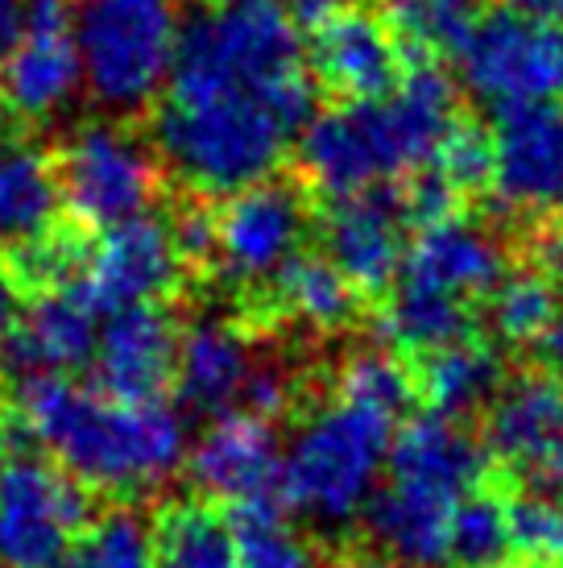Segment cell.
I'll return each mask as SVG.
<instances>
[{
    "label": "cell",
    "instance_id": "obj_1",
    "mask_svg": "<svg viewBox=\"0 0 563 568\" xmlns=\"http://www.w3.org/2000/svg\"><path fill=\"white\" fill-rule=\"evenodd\" d=\"M315 100L319 88L282 0H212L178 21L154 150L195 195H233L278 171Z\"/></svg>",
    "mask_w": 563,
    "mask_h": 568
},
{
    "label": "cell",
    "instance_id": "obj_2",
    "mask_svg": "<svg viewBox=\"0 0 563 568\" xmlns=\"http://www.w3.org/2000/svg\"><path fill=\"white\" fill-rule=\"evenodd\" d=\"M17 419L88 494L133 503L178 474L187 457L183 410L162 398H112L63 374L13 378Z\"/></svg>",
    "mask_w": 563,
    "mask_h": 568
},
{
    "label": "cell",
    "instance_id": "obj_3",
    "mask_svg": "<svg viewBox=\"0 0 563 568\" xmlns=\"http://www.w3.org/2000/svg\"><path fill=\"white\" fill-rule=\"evenodd\" d=\"M455 121L460 95L448 71L414 63L386 95L311 116L298 138V166L328 200L386 187L436 159Z\"/></svg>",
    "mask_w": 563,
    "mask_h": 568
},
{
    "label": "cell",
    "instance_id": "obj_4",
    "mask_svg": "<svg viewBox=\"0 0 563 568\" xmlns=\"http://www.w3.org/2000/svg\"><path fill=\"white\" fill-rule=\"evenodd\" d=\"M485 444L460 415L422 410L393 432L386 474L365 506L369 536L407 568H443L448 519L469 489L485 486Z\"/></svg>",
    "mask_w": 563,
    "mask_h": 568
},
{
    "label": "cell",
    "instance_id": "obj_5",
    "mask_svg": "<svg viewBox=\"0 0 563 568\" xmlns=\"http://www.w3.org/2000/svg\"><path fill=\"white\" fill-rule=\"evenodd\" d=\"M390 415L331 398L298 419L282 448V498L319 531H340L365 515L386 474L393 440Z\"/></svg>",
    "mask_w": 563,
    "mask_h": 568
},
{
    "label": "cell",
    "instance_id": "obj_6",
    "mask_svg": "<svg viewBox=\"0 0 563 568\" xmlns=\"http://www.w3.org/2000/svg\"><path fill=\"white\" fill-rule=\"evenodd\" d=\"M178 0H79L71 13L79 75L100 109H150L178 42Z\"/></svg>",
    "mask_w": 563,
    "mask_h": 568
},
{
    "label": "cell",
    "instance_id": "obj_7",
    "mask_svg": "<svg viewBox=\"0 0 563 568\" xmlns=\"http://www.w3.org/2000/svg\"><path fill=\"white\" fill-rule=\"evenodd\" d=\"M455 63L464 88L493 112L563 100V21H539L501 4L472 17Z\"/></svg>",
    "mask_w": 563,
    "mask_h": 568
},
{
    "label": "cell",
    "instance_id": "obj_8",
    "mask_svg": "<svg viewBox=\"0 0 563 568\" xmlns=\"http://www.w3.org/2000/svg\"><path fill=\"white\" fill-rule=\"evenodd\" d=\"M92 519V494L30 440L0 448V565L50 568Z\"/></svg>",
    "mask_w": 563,
    "mask_h": 568
},
{
    "label": "cell",
    "instance_id": "obj_9",
    "mask_svg": "<svg viewBox=\"0 0 563 568\" xmlns=\"http://www.w3.org/2000/svg\"><path fill=\"white\" fill-rule=\"evenodd\" d=\"M50 162L63 204L88 233L133 221L157 195V166L150 150L109 121L79 125Z\"/></svg>",
    "mask_w": 563,
    "mask_h": 568
},
{
    "label": "cell",
    "instance_id": "obj_10",
    "mask_svg": "<svg viewBox=\"0 0 563 568\" xmlns=\"http://www.w3.org/2000/svg\"><path fill=\"white\" fill-rule=\"evenodd\" d=\"M307 241V200L290 183H249L216 212L219 278L236 291H262Z\"/></svg>",
    "mask_w": 563,
    "mask_h": 568
},
{
    "label": "cell",
    "instance_id": "obj_11",
    "mask_svg": "<svg viewBox=\"0 0 563 568\" xmlns=\"http://www.w3.org/2000/svg\"><path fill=\"white\" fill-rule=\"evenodd\" d=\"M183 257L171 241V224L157 216H133L100 229L79 283L71 286L92 312H116L125 303H162L183 283Z\"/></svg>",
    "mask_w": 563,
    "mask_h": 568
},
{
    "label": "cell",
    "instance_id": "obj_12",
    "mask_svg": "<svg viewBox=\"0 0 563 568\" xmlns=\"http://www.w3.org/2000/svg\"><path fill=\"white\" fill-rule=\"evenodd\" d=\"M485 453L531 477L539 494L563 498V386L547 374H522L489 395Z\"/></svg>",
    "mask_w": 563,
    "mask_h": 568
},
{
    "label": "cell",
    "instance_id": "obj_13",
    "mask_svg": "<svg viewBox=\"0 0 563 568\" xmlns=\"http://www.w3.org/2000/svg\"><path fill=\"white\" fill-rule=\"evenodd\" d=\"M83 88L71 13L63 0H33L17 42L0 54V104L21 121H50Z\"/></svg>",
    "mask_w": 563,
    "mask_h": 568
},
{
    "label": "cell",
    "instance_id": "obj_14",
    "mask_svg": "<svg viewBox=\"0 0 563 568\" xmlns=\"http://www.w3.org/2000/svg\"><path fill=\"white\" fill-rule=\"evenodd\" d=\"M183 460L191 465V481L212 503L245 506L282 498V448L269 419L262 415L249 410L212 415V427Z\"/></svg>",
    "mask_w": 563,
    "mask_h": 568
},
{
    "label": "cell",
    "instance_id": "obj_15",
    "mask_svg": "<svg viewBox=\"0 0 563 568\" xmlns=\"http://www.w3.org/2000/svg\"><path fill=\"white\" fill-rule=\"evenodd\" d=\"M407 212L398 187H369L336 195L324 216V257L357 286V295H377L393 283L407 250Z\"/></svg>",
    "mask_w": 563,
    "mask_h": 568
},
{
    "label": "cell",
    "instance_id": "obj_16",
    "mask_svg": "<svg viewBox=\"0 0 563 568\" xmlns=\"http://www.w3.org/2000/svg\"><path fill=\"white\" fill-rule=\"evenodd\" d=\"M489 183L510 207L563 212V104H526L498 112Z\"/></svg>",
    "mask_w": 563,
    "mask_h": 568
},
{
    "label": "cell",
    "instance_id": "obj_17",
    "mask_svg": "<svg viewBox=\"0 0 563 568\" xmlns=\"http://www.w3.org/2000/svg\"><path fill=\"white\" fill-rule=\"evenodd\" d=\"M407 50L386 17L348 4L328 21L311 26V75L345 100L386 95L407 71Z\"/></svg>",
    "mask_w": 563,
    "mask_h": 568
},
{
    "label": "cell",
    "instance_id": "obj_18",
    "mask_svg": "<svg viewBox=\"0 0 563 568\" xmlns=\"http://www.w3.org/2000/svg\"><path fill=\"white\" fill-rule=\"evenodd\" d=\"M178 324L162 303H125L95 332V378L112 398H162L174 374Z\"/></svg>",
    "mask_w": 563,
    "mask_h": 568
},
{
    "label": "cell",
    "instance_id": "obj_19",
    "mask_svg": "<svg viewBox=\"0 0 563 568\" xmlns=\"http://www.w3.org/2000/svg\"><path fill=\"white\" fill-rule=\"evenodd\" d=\"M501 274H505V250L485 224L443 216V221L422 224L419 237L402 250L393 278H407V283H419L427 291H439V295L477 303L493 291Z\"/></svg>",
    "mask_w": 563,
    "mask_h": 568
},
{
    "label": "cell",
    "instance_id": "obj_20",
    "mask_svg": "<svg viewBox=\"0 0 563 568\" xmlns=\"http://www.w3.org/2000/svg\"><path fill=\"white\" fill-rule=\"evenodd\" d=\"M95 316L75 291H47L21 307V320L0 336V374H63L92 362Z\"/></svg>",
    "mask_w": 563,
    "mask_h": 568
},
{
    "label": "cell",
    "instance_id": "obj_21",
    "mask_svg": "<svg viewBox=\"0 0 563 568\" xmlns=\"http://www.w3.org/2000/svg\"><path fill=\"white\" fill-rule=\"evenodd\" d=\"M257 353L249 348L245 332L228 320H195L178 332L174 348L171 386L178 395V407L191 415H224L236 410L245 378H249Z\"/></svg>",
    "mask_w": 563,
    "mask_h": 568
},
{
    "label": "cell",
    "instance_id": "obj_22",
    "mask_svg": "<svg viewBox=\"0 0 563 568\" xmlns=\"http://www.w3.org/2000/svg\"><path fill=\"white\" fill-rule=\"evenodd\" d=\"M410 378H414V395L427 398L431 410L469 415L472 407L489 403V395L505 378V369H501L498 348L489 341L460 336V341H448V345L419 353V369Z\"/></svg>",
    "mask_w": 563,
    "mask_h": 568
},
{
    "label": "cell",
    "instance_id": "obj_23",
    "mask_svg": "<svg viewBox=\"0 0 563 568\" xmlns=\"http://www.w3.org/2000/svg\"><path fill=\"white\" fill-rule=\"evenodd\" d=\"M63 221L54 162L25 142H0V241L21 245Z\"/></svg>",
    "mask_w": 563,
    "mask_h": 568
},
{
    "label": "cell",
    "instance_id": "obj_24",
    "mask_svg": "<svg viewBox=\"0 0 563 568\" xmlns=\"http://www.w3.org/2000/svg\"><path fill=\"white\" fill-rule=\"evenodd\" d=\"M154 568H236L233 527L212 498H178L157 510Z\"/></svg>",
    "mask_w": 563,
    "mask_h": 568
},
{
    "label": "cell",
    "instance_id": "obj_25",
    "mask_svg": "<svg viewBox=\"0 0 563 568\" xmlns=\"http://www.w3.org/2000/svg\"><path fill=\"white\" fill-rule=\"evenodd\" d=\"M274 307L290 320L319 332H336L357 316V286L331 266L324 253L298 250L286 266L269 278Z\"/></svg>",
    "mask_w": 563,
    "mask_h": 568
},
{
    "label": "cell",
    "instance_id": "obj_26",
    "mask_svg": "<svg viewBox=\"0 0 563 568\" xmlns=\"http://www.w3.org/2000/svg\"><path fill=\"white\" fill-rule=\"evenodd\" d=\"M386 291H390V300H386V312H381V332H386L390 345L419 357L427 348L469 336L472 303L427 291V286L407 283V278H393Z\"/></svg>",
    "mask_w": 563,
    "mask_h": 568
},
{
    "label": "cell",
    "instance_id": "obj_27",
    "mask_svg": "<svg viewBox=\"0 0 563 568\" xmlns=\"http://www.w3.org/2000/svg\"><path fill=\"white\" fill-rule=\"evenodd\" d=\"M50 568H154V527L133 506L88 519Z\"/></svg>",
    "mask_w": 563,
    "mask_h": 568
},
{
    "label": "cell",
    "instance_id": "obj_28",
    "mask_svg": "<svg viewBox=\"0 0 563 568\" xmlns=\"http://www.w3.org/2000/svg\"><path fill=\"white\" fill-rule=\"evenodd\" d=\"M560 316V283L551 270L501 274L485 295V324L501 345H531Z\"/></svg>",
    "mask_w": 563,
    "mask_h": 568
},
{
    "label": "cell",
    "instance_id": "obj_29",
    "mask_svg": "<svg viewBox=\"0 0 563 568\" xmlns=\"http://www.w3.org/2000/svg\"><path fill=\"white\" fill-rule=\"evenodd\" d=\"M514 552L510 536V503L493 489L477 486L455 503L448 519V548L443 565L455 568H498Z\"/></svg>",
    "mask_w": 563,
    "mask_h": 568
},
{
    "label": "cell",
    "instance_id": "obj_30",
    "mask_svg": "<svg viewBox=\"0 0 563 568\" xmlns=\"http://www.w3.org/2000/svg\"><path fill=\"white\" fill-rule=\"evenodd\" d=\"M286 515L290 510L282 498L233 506L228 527H233L236 568H311V548Z\"/></svg>",
    "mask_w": 563,
    "mask_h": 568
},
{
    "label": "cell",
    "instance_id": "obj_31",
    "mask_svg": "<svg viewBox=\"0 0 563 568\" xmlns=\"http://www.w3.org/2000/svg\"><path fill=\"white\" fill-rule=\"evenodd\" d=\"M472 17L477 13L469 0H390L386 21L407 50V59L436 63V59H455Z\"/></svg>",
    "mask_w": 563,
    "mask_h": 568
},
{
    "label": "cell",
    "instance_id": "obj_32",
    "mask_svg": "<svg viewBox=\"0 0 563 568\" xmlns=\"http://www.w3.org/2000/svg\"><path fill=\"white\" fill-rule=\"evenodd\" d=\"M340 398L381 410L390 419H402L414 403V378L410 369L386 348H360L340 369Z\"/></svg>",
    "mask_w": 563,
    "mask_h": 568
},
{
    "label": "cell",
    "instance_id": "obj_33",
    "mask_svg": "<svg viewBox=\"0 0 563 568\" xmlns=\"http://www.w3.org/2000/svg\"><path fill=\"white\" fill-rule=\"evenodd\" d=\"M510 536L514 552L543 565H563V498L531 494L510 503Z\"/></svg>",
    "mask_w": 563,
    "mask_h": 568
},
{
    "label": "cell",
    "instance_id": "obj_34",
    "mask_svg": "<svg viewBox=\"0 0 563 568\" xmlns=\"http://www.w3.org/2000/svg\"><path fill=\"white\" fill-rule=\"evenodd\" d=\"M431 162L448 174V183H452L460 195H469V191H481L489 183V171H493V145H489V138L481 133V129L469 125V121L460 116Z\"/></svg>",
    "mask_w": 563,
    "mask_h": 568
},
{
    "label": "cell",
    "instance_id": "obj_35",
    "mask_svg": "<svg viewBox=\"0 0 563 568\" xmlns=\"http://www.w3.org/2000/svg\"><path fill=\"white\" fill-rule=\"evenodd\" d=\"M171 241L178 257H183V266H212V253H216V212L204 204V195L174 212Z\"/></svg>",
    "mask_w": 563,
    "mask_h": 568
},
{
    "label": "cell",
    "instance_id": "obj_36",
    "mask_svg": "<svg viewBox=\"0 0 563 568\" xmlns=\"http://www.w3.org/2000/svg\"><path fill=\"white\" fill-rule=\"evenodd\" d=\"M531 345H534V365H539V374H547L551 382H560L563 386V316L551 320Z\"/></svg>",
    "mask_w": 563,
    "mask_h": 568
},
{
    "label": "cell",
    "instance_id": "obj_37",
    "mask_svg": "<svg viewBox=\"0 0 563 568\" xmlns=\"http://www.w3.org/2000/svg\"><path fill=\"white\" fill-rule=\"evenodd\" d=\"M352 0H282V9L290 13V21L295 26H319V21H328L331 13H340V9H348Z\"/></svg>",
    "mask_w": 563,
    "mask_h": 568
},
{
    "label": "cell",
    "instance_id": "obj_38",
    "mask_svg": "<svg viewBox=\"0 0 563 568\" xmlns=\"http://www.w3.org/2000/svg\"><path fill=\"white\" fill-rule=\"evenodd\" d=\"M25 9L30 0H0V54L17 42V33L25 26Z\"/></svg>",
    "mask_w": 563,
    "mask_h": 568
},
{
    "label": "cell",
    "instance_id": "obj_39",
    "mask_svg": "<svg viewBox=\"0 0 563 568\" xmlns=\"http://www.w3.org/2000/svg\"><path fill=\"white\" fill-rule=\"evenodd\" d=\"M21 307H25V295L9 283V274L0 270V336L13 328L17 320H21Z\"/></svg>",
    "mask_w": 563,
    "mask_h": 568
},
{
    "label": "cell",
    "instance_id": "obj_40",
    "mask_svg": "<svg viewBox=\"0 0 563 568\" xmlns=\"http://www.w3.org/2000/svg\"><path fill=\"white\" fill-rule=\"evenodd\" d=\"M505 4L539 21H563V0H505Z\"/></svg>",
    "mask_w": 563,
    "mask_h": 568
},
{
    "label": "cell",
    "instance_id": "obj_41",
    "mask_svg": "<svg viewBox=\"0 0 563 568\" xmlns=\"http://www.w3.org/2000/svg\"><path fill=\"white\" fill-rule=\"evenodd\" d=\"M319 568H402L398 560H381V556H348V560H328Z\"/></svg>",
    "mask_w": 563,
    "mask_h": 568
},
{
    "label": "cell",
    "instance_id": "obj_42",
    "mask_svg": "<svg viewBox=\"0 0 563 568\" xmlns=\"http://www.w3.org/2000/svg\"><path fill=\"white\" fill-rule=\"evenodd\" d=\"M498 568H555V565H543V560H526V565H498Z\"/></svg>",
    "mask_w": 563,
    "mask_h": 568
},
{
    "label": "cell",
    "instance_id": "obj_43",
    "mask_svg": "<svg viewBox=\"0 0 563 568\" xmlns=\"http://www.w3.org/2000/svg\"><path fill=\"white\" fill-rule=\"evenodd\" d=\"M4 432H9V419H4V403H0V448H4Z\"/></svg>",
    "mask_w": 563,
    "mask_h": 568
},
{
    "label": "cell",
    "instance_id": "obj_44",
    "mask_svg": "<svg viewBox=\"0 0 563 568\" xmlns=\"http://www.w3.org/2000/svg\"><path fill=\"white\" fill-rule=\"evenodd\" d=\"M207 4H212V0H207Z\"/></svg>",
    "mask_w": 563,
    "mask_h": 568
}]
</instances>
